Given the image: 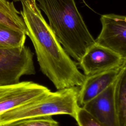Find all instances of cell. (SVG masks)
I'll list each match as a JSON object with an SVG mask.
<instances>
[{"label":"cell","mask_w":126,"mask_h":126,"mask_svg":"<svg viewBox=\"0 0 126 126\" xmlns=\"http://www.w3.org/2000/svg\"><path fill=\"white\" fill-rule=\"evenodd\" d=\"M19 12L13 2L0 0V23L27 33V28Z\"/></svg>","instance_id":"cell-11"},{"label":"cell","mask_w":126,"mask_h":126,"mask_svg":"<svg viewBox=\"0 0 126 126\" xmlns=\"http://www.w3.org/2000/svg\"><path fill=\"white\" fill-rule=\"evenodd\" d=\"M79 87L51 91L0 115V126L16 121L56 115L74 118L79 106Z\"/></svg>","instance_id":"cell-3"},{"label":"cell","mask_w":126,"mask_h":126,"mask_svg":"<svg viewBox=\"0 0 126 126\" xmlns=\"http://www.w3.org/2000/svg\"><path fill=\"white\" fill-rule=\"evenodd\" d=\"M1 126H60V124L52 116H48L20 120Z\"/></svg>","instance_id":"cell-13"},{"label":"cell","mask_w":126,"mask_h":126,"mask_svg":"<svg viewBox=\"0 0 126 126\" xmlns=\"http://www.w3.org/2000/svg\"><path fill=\"white\" fill-rule=\"evenodd\" d=\"M85 76L126 66V58L95 42L77 63Z\"/></svg>","instance_id":"cell-5"},{"label":"cell","mask_w":126,"mask_h":126,"mask_svg":"<svg viewBox=\"0 0 126 126\" xmlns=\"http://www.w3.org/2000/svg\"><path fill=\"white\" fill-rule=\"evenodd\" d=\"M26 34L0 23V48L11 49L25 45Z\"/></svg>","instance_id":"cell-12"},{"label":"cell","mask_w":126,"mask_h":126,"mask_svg":"<svg viewBox=\"0 0 126 126\" xmlns=\"http://www.w3.org/2000/svg\"><path fill=\"white\" fill-rule=\"evenodd\" d=\"M47 16L49 25L67 53L79 63L95 43L76 7L75 0H35Z\"/></svg>","instance_id":"cell-2"},{"label":"cell","mask_w":126,"mask_h":126,"mask_svg":"<svg viewBox=\"0 0 126 126\" xmlns=\"http://www.w3.org/2000/svg\"><path fill=\"white\" fill-rule=\"evenodd\" d=\"M20 11L41 72L57 90L80 87L86 76L63 49L42 15L35 0H21Z\"/></svg>","instance_id":"cell-1"},{"label":"cell","mask_w":126,"mask_h":126,"mask_svg":"<svg viewBox=\"0 0 126 126\" xmlns=\"http://www.w3.org/2000/svg\"><path fill=\"white\" fill-rule=\"evenodd\" d=\"M126 66L113 68L86 76L79 87L77 101L78 105L83 106L113 83L122 69Z\"/></svg>","instance_id":"cell-8"},{"label":"cell","mask_w":126,"mask_h":126,"mask_svg":"<svg viewBox=\"0 0 126 126\" xmlns=\"http://www.w3.org/2000/svg\"><path fill=\"white\" fill-rule=\"evenodd\" d=\"M33 57V53L25 45L0 48V85L17 83L23 75L35 74Z\"/></svg>","instance_id":"cell-4"},{"label":"cell","mask_w":126,"mask_h":126,"mask_svg":"<svg viewBox=\"0 0 126 126\" xmlns=\"http://www.w3.org/2000/svg\"><path fill=\"white\" fill-rule=\"evenodd\" d=\"M74 119L78 126H103L83 107L78 106Z\"/></svg>","instance_id":"cell-14"},{"label":"cell","mask_w":126,"mask_h":126,"mask_svg":"<svg viewBox=\"0 0 126 126\" xmlns=\"http://www.w3.org/2000/svg\"><path fill=\"white\" fill-rule=\"evenodd\" d=\"M14 1H20L21 0H13Z\"/></svg>","instance_id":"cell-15"},{"label":"cell","mask_w":126,"mask_h":126,"mask_svg":"<svg viewBox=\"0 0 126 126\" xmlns=\"http://www.w3.org/2000/svg\"><path fill=\"white\" fill-rule=\"evenodd\" d=\"M50 91L46 86L29 81L0 85V115Z\"/></svg>","instance_id":"cell-7"},{"label":"cell","mask_w":126,"mask_h":126,"mask_svg":"<svg viewBox=\"0 0 126 126\" xmlns=\"http://www.w3.org/2000/svg\"><path fill=\"white\" fill-rule=\"evenodd\" d=\"M101 31L95 42L126 58V17L115 14L101 15Z\"/></svg>","instance_id":"cell-6"},{"label":"cell","mask_w":126,"mask_h":126,"mask_svg":"<svg viewBox=\"0 0 126 126\" xmlns=\"http://www.w3.org/2000/svg\"><path fill=\"white\" fill-rule=\"evenodd\" d=\"M115 82L82 106L103 126H117L114 104Z\"/></svg>","instance_id":"cell-9"},{"label":"cell","mask_w":126,"mask_h":126,"mask_svg":"<svg viewBox=\"0 0 126 126\" xmlns=\"http://www.w3.org/2000/svg\"><path fill=\"white\" fill-rule=\"evenodd\" d=\"M114 104L117 126H126V67L115 82Z\"/></svg>","instance_id":"cell-10"}]
</instances>
